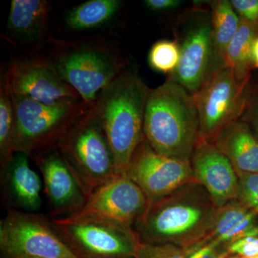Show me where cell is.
Masks as SVG:
<instances>
[{"mask_svg":"<svg viewBox=\"0 0 258 258\" xmlns=\"http://www.w3.org/2000/svg\"><path fill=\"white\" fill-rule=\"evenodd\" d=\"M256 214L242 203L232 201L217 209L208 235L213 242H235L243 237L258 235Z\"/></svg>","mask_w":258,"mask_h":258,"instance_id":"obj_19","label":"cell"},{"mask_svg":"<svg viewBox=\"0 0 258 258\" xmlns=\"http://www.w3.org/2000/svg\"><path fill=\"white\" fill-rule=\"evenodd\" d=\"M121 5L120 0H89L70 10L66 22L75 30L99 28L115 16Z\"/></svg>","mask_w":258,"mask_h":258,"instance_id":"obj_20","label":"cell"},{"mask_svg":"<svg viewBox=\"0 0 258 258\" xmlns=\"http://www.w3.org/2000/svg\"><path fill=\"white\" fill-rule=\"evenodd\" d=\"M179 58V47L175 40H162L153 45L148 62L153 70L168 76L177 68Z\"/></svg>","mask_w":258,"mask_h":258,"instance_id":"obj_24","label":"cell"},{"mask_svg":"<svg viewBox=\"0 0 258 258\" xmlns=\"http://www.w3.org/2000/svg\"><path fill=\"white\" fill-rule=\"evenodd\" d=\"M200 137L194 97L170 79L151 90L144 123V137L164 157L191 161Z\"/></svg>","mask_w":258,"mask_h":258,"instance_id":"obj_3","label":"cell"},{"mask_svg":"<svg viewBox=\"0 0 258 258\" xmlns=\"http://www.w3.org/2000/svg\"><path fill=\"white\" fill-rule=\"evenodd\" d=\"M229 252H222V253L216 254L213 258H227L229 255Z\"/></svg>","mask_w":258,"mask_h":258,"instance_id":"obj_33","label":"cell"},{"mask_svg":"<svg viewBox=\"0 0 258 258\" xmlns=\"http://www.w3.org/2000/svg\"><path fill=\"white\" fill-rule=\"evenodd\" d=\"M11 96L15 112V152L28 155L57 147L64 134L92 107L82 100L49 106L24 97Z\"/></svg>","mask_w":258,"mask_h":258,"instance_id":"obj_7","label":"cell"},{"mask_svg":"<svg viewBox=\"0 0 258 258\" xmlns=\"http://www.w3.org/2000/svg\"><path fill=\"white\" fill-rule=\"evenodd\" d=\"M249 258H258V256H255V257H249Z\"/></svg>","mask_w":258,"mask_h":258,"instance_id":"obj_35","label":"cell"},{"mask_svg":"<svg viewBox=\"0 0 258 258\" xmlns=\"http://www.w3.org/2000/svg\"><path fill=\"white\" fill-rule=\"evenodd\" d=\"M252 63L253 69H258V35L254 39L252 45Z\"/></svg>","mask_w":258,"mask_h":258,"instance_id":"obj_32","label":"cell"},{"mask_svg":"<svg viewBox=\"0 0 258 258\" xmlns=\"http://www.w3.org/2000/svg\"><path fill=\"white\" fill-rule=\"evenodd\" d=\"M144 4L153 11L165 12L179 8L182 2L179 0H146Z\"/></svg>","mask_w":258,"mask_h":258,"instance_id":"obj_30","label":"cell"},{"mask_svg":"<svg viewBox=\"0 0 258 258\" xmlns=\"http://www.w3.org/2000/svg\"><path fill=\"white\" fill-rule=\"evenodd\" d=\"M249 80L240 79L226 66L212 75L194 95L200 121L199 139L212 143L222 129L240 119Z\"/></svg>","mask_w":258,"mask_h":258,"instance_id":"obj_9","label":"cell"},{"mask_svg":"<svg viewBox=\"0 0 258 258\" xmlns=\"http://www.w3.org/2000/svg\"><path fill=\"white\" fill-rule=\"evenodd\" d=\"M198 181L148 205L137 220L139 240L143 243L190 244L208 235L217 208Z\"/></svg>","mask_w":258,"mask_h":258,"instance_id":"obj_2","label":"cell"},{"mask_svg":"<svg viewBox=\"0 0 258 258\" xmlns=\"http://www.w3.org/2000/svg\"><path fill=\"white\" fill-rule=\"evenodd\" d=\"M240 20L258 29V0H231Z\"/></svg>","mask_w":258,"mask_h":258,"instance_id":"obj_27","label":"cell"},{"mask_svg":"<svg viewBox=\"0 0 258 258\" xmlns=\"http://www.w3.org/2000/svg\"><path fill=\"white\" fill-rule=\"evenodd\" d=\"M43 178L52 214L74 215L82 209L87 196L57 148L35 154Z\"/></svg>","mask_w":258,"mask_h":258,"instance_id":"obj_15","label":"cell"},{"mask_svg":"<svg viewBox=\"0 0 258 258\" xmlns=\"http://www.w3.org/2000/svg\"><path fill=\"white\" fill-rule=\"evenodd\" d=\"M227 251L240 258L258 256V235L249 236L231 242L227 245Z\"/></svg>","mask_w":258,"mask_h":258,"instance_id":"obj_28","label":"cell"},{"mask_svg":"<svg viewBox=\"0 0 258 258\" xmlns=\"http://www.w3.org/2000/svg\"><path fill=\"white\" fill-rule=\"evenodd\" d=\"M240 120L246 123L250 120H253L258 125V92H252L249 88L248 95H247V101L244 106L243 113L241 116Z\"/></svg>","mask_w":258,"mask_h":258,"instance_id":"obj_29","label":"cell"},{"mask_svg":"<svg viewBox=\"0 0 258 258\" xmlns=\"http://www.w3.org/2000/svg\"><path fill=\"white\" fill-rule=\"evenodd\" d=\"M258 29L241 20L240 28L231 40L225 54L226 66L241 79L250 78L252 49Z\"/></svg>","mask_w":258,"mask_h":258,"instance_id":"obj_22","label":"cell"},{"mask_svg":"<svg viewBox=\"0 0 258 258\" xmlns=\"http://www.w3.org/2000/svg\"><path fill=\"white\" fill-rule=\"evenodd\" d=\"M11 258H32V257H11Z\"/></svg>","mask_w":258,"mask_h":258,"instance_id":"obj_34","label":"cell"},{"mask_svg":"<svg viewBox=\"0 0 258 258\" xmlns=\"http://www.w3.org/2000/svg\"><path fill=\"white\" fill-rule=\"evenodd\" d=\"M5 258H82L57 234L51 221L32 212L10 210L0 222Z\"/></svg>","mask_w":258,"mask_h":258,"instance_id":"obj_10","label":"cell"},{"mask_svg":"<svg viewBox=\"0 0 258 258\" xmlns=\"http://www.w3.org/2000/svg\"><path fill=\"white\" fill-rule=\"evenodd\" d=\"M240 203L258 215L257 173H237Z\"/></svg>","mask_w":258,"mask_h":258,"instance_id":"obj_25","label":"cell"},{"mask_svg":"<svg viewBox=\"0 0 258 258\" xmlns=\"http://www.w3.org/2000/svg\"><path fill=\"white\" fill-rule=\"evenodd\" d=\"M191 165L195 179L217 208L238 198V175L229 159L211 142L199 139Z\"/></svg>","mask_w":258,"mask_h":258,"instance_id":"obj_14","label":"cell"},{"mask_svg":"<svg viewBox=\"0 0 258 258\" xmlns=\"http://www.w3.org/2000/svg\"><path fill=\"white\" fill-rule=\"evenodd\" d=\"M217 244L216 242H212L203 246L194 252L188 258H213L217 254L215 250Z\"/></svg>","mask_w":258,"mask_h":258,"instance_id":"obj_31","label":"cell"},{"mask_svg":"<svg viewBox=\"0 0 258 258\" xmlns=\"http://www.w3.org/2000/svg\"><path fill=\"white\" fill-rule=\"evenodd\" d=\"M142 189L128 176L118 175L95 190L75 216L105 220L132 227L147 210ZM70 216V215H69Z\"/></svg>","mask_w":258,"mask_h":258,"instance_id":"obj_13","label":"cell"},{"mask_svg":"<svg viewBox=\"0 0 258 258\" xmlns=\"http://www.w3.org/2000/svg\"><path fill=\"white\" fill-rule=\"evenodd\" d=\"M136 258H186L172 244H153L141 242Z\"/></svg>","mask_w":258,"mask_h":258,"instance_id":"obj_26","label":"cell"},{"mask_svg":"<svg viewBox=\"0 0 258 258\" xmlns=\"http://www.w3.org/2000/svg\"><path fill=\"white\" fill-rule=\"evenodd\" d=\"M125 175L143 191L148 205L186 184L198 181L191 161L176 160L158 154L144 137L134 153Z\"/></svg>","mask_w":258,"mask_h":258,"instance_id":"obj_12","label":"cell"},{"mask_svg":"<svg viewBox=\"0 0 258 258\" xmlns=\"http://www.w3.org/2000/svg\"><path fill=\"white\" fill-rule=\"evenodd\" d=\"M50 4L45 0H13L10 5L8 30L24 42L42 40L47 31Z\"/></svg>","mask_w":258,"mask_h":258,"instance_id":"obj_18","label":"cell"},{"mask_svg":"<svg viewBox=\"0 0 258 258\" xmlns=\"http://www.w3.org/2000/svg\"><path fill=\"white\" fill-rule=\"evenodd\" d=\"M15 112L6 74L0 83V164L3 170L15 154Z\"/></svg>","mask_w":258,"mask_h":258,"instance_id":"obj_23","label":"cell"},{"mask_svg":"<svg viewBox=\"0 0 258 258\" xmlns=\"http://www.w3.org/2000/svg\"><path fill=\"white\" fill-rule=\"evenodd\" d=\"M151 90L135 66H128L102 90L93 105L111 146L118 175L125 174L144 138Z\"/></svg>","mask_w":258,"mask_h":258,"instance_id":"obj_1","label":"cell"},{"mask_svg":"<svg viewBox=\"0 0 258 258\" xmlns=\"http://www.w3.org/2000/svg\"><path fill=\"white\" fill-rule=\"evenodd\" d=\"M230 258H240V257H230Z\"/></svg>","mask_w":258,"mask_h":258,"instance_id":"obj_36","label":"cell"},{"mask_svg":"<svg viewBox=\"0 0 258 258\" xmlns=\"http://www.w3.org/2000/svg\"><path fill=\"white\" fill-rule=\"evenodd\" d=\"M6 76L10 93L15 96L49 106L82 100L79 93L60 77L55 64L47 57H25L13 60Z\"/></svg>","mask_w":258,"mask_h":258,"instance_id":"obj_11","label":"cell"},{"mask_svg":"<svg viewBox=\"0 0 258 258\" xmlns=\"http://www.w3.org/2000/svg\"><path fill=\"white\" fill-rule=\"evenodd\" d=\"M60 77L93 106L98 95L128 64L106 44L62 42L51 57Z\"/></svg>","mask_w":258,"mask_h":258,"instance_id":"obj_6","label":"cell"},{"mask_svg":"<svg viewBox=\"0 0 258 258\" xmlns=\"http://www.w3.org/2000/svg\"><path fill=\"white\" fill-rule=\"evenodd\" d=\"M51 223L82 258L136 257L141 242L133 228L105 220L70 215L53 219Z\"/></svg>","mask_w":258,"mask_h":258,"instance_id":"obj_8","label":"cell"},{"mask_svg":"<svg viewBox=\"0 0 258 258\" xmlns=\"http://www.w3.org/2000/svg\"><path fill=\"white\" fill-rule=\"evenodd\" d=\"M174 35L179 62L167 79L193 96L212 75L226 66L215 52L210 7L195 4L183 11L176 18Z\"/></svg>","mask_w":258,"mask_h":258,"instance_id":"obj_5","label":"cell"},{"mask_svg":"<svg viewBox=\"0 0 258 258\" xmlns=\"http://www.w3.org/2000/svg\"><path fill=\"white\" fill-rule=\"evenodd\" d=\"M56 148L87 198L118 176L111 146L93 106L64 134Z\"/></svg>","mask_w":258,"mask_h":258,"instance_id":"obj_4","label":"cell"},{"mask_svg":"<svg viewBox=\"0 0 258 258\" xmlns=\"http://www.w3.org/2000/svg\"><path fill=\"white\" fill-rule=\"evenodd\" d=\"M212 143L229 159L236 172L258 174V139L243 120L227 125Z\"/></svg>","mask_w":258,"mask_h":258,"instance_id":"obj_16","label":"cell"},{"mask_svg":"<svg viewBox=\"0 0 258 258\" xmlns=\"http://www.w3.org/2000/svg\"><path fill=\"white\" fill-rule=\"evenodd\" d=\"M208 5L211 12L215 52L219 60L226 64V50L240 28L241 20L229 0H214Z\"/></svg>","mask_w":258,"mask_h":258,"instance_id":"obj_21","label":"cell"},{"mask_svg":"<svg viewBox=\"0 0 258 258\" xmlns=\"http://www.w3.org/2000/svg\"><path fill=\"white\" fill-rule=\"evenodd\" d=\"M28 156L25 153H15L2 172L8 195L15 206L33 212L41 207L42 181L30 167Z\"/></svg>","mask_w":258,"mask_h":258,"instance_id":"obj_17","label":"cell"}]
</instances>
